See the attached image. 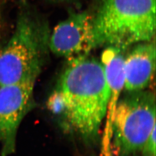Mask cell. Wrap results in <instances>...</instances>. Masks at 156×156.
Masks as SVG:
<instances>
[{
  "label": "cell",
  "mask_w": 156,
  "mask_h": 156,
  "mask_svg": "<svg viewBox=\"0 0 156 156\" xmlns=\"http://www.w3.org/2000/svg\"><path fill=\"white\" fill-rule=\"evenodd\" d=\"M35 82L28 80L0 86L1 156H9L15 151L19 127L33 107Z\"/></svg>",
  "instance_id": "cell-5"
},
{
  "label": "cell",
  "mask_w": 156,
  "mask_h": 156,
  "mask_svg": "<svg viewBox=\"0 0 156 156\" xmlns=\"http://www.w3.org/2000/svg\"><path fill=\"white\" fill-rule=\"evenodd\" d=\"M56 90L63 101L62 127L87 145L97 142L109 95L100 61L88 56L68 61Z\"/></svg>",
  "instance_id": "cell-1"
},
{
  "label": "cell",
  "mask_w": 156,
  "mask_h": 156,
  "mask_svg": "<svg viewBox=\"0 0 156 156\" xmlns=\"http://www.w3.org/2000/svg\"><path fill=\"white\" fill-rule=\"evenodd\" d=\"M49 36L44 20L20 0L14 31L0 50V86L37 80L49 50Z\"/></svg>",
  "instance_id": "cell-2"
},
{
  "label": "cell",
  "mask_w": 156,
  "mask_h": 156,
  "mask_svg": "<svg viewBox=\"0 0 156 156\" xmlns=\"http://www.w3.org/2000/svg\"><path fill=\"white\" fill-rule=\"evenodd\" d=\"M134 46L124 57V89L128 93L145 90L151 84L155 72V39Z\"/></svg>",
  "instance_id": "cell-7"
},
{
  "label": "cell",
  "mask_w": 156,
  "mask_h": 156,
  "mask_svg": "<svg viewBox=\"0 0 156 156\" xmlns=\"http://www.w3.org/2000/svg\"><path fill=\"white\" fill-rule=\"evenodd\" d=\"M95 48L128 47L155 38L156 0H101L93 15Z\"/></svg>",
  "instance_id": "cell-3"
},
{
  "label": "cell",
  "mask_w": 156,
  "mask_h": 156,
  "mask_svg": "<svg viewBox=\"0 0 156 156\" xmlns=\"http://www.w3.org/2000/svg\"><path fill=\"white\" fill-rule=\"evenodd\" d=\"M49 48L68 61L89 55L95 48L93 15L74 13L57 24L50 34Z\"/></svg>",
  "instance_id": "cell-6"
},
{
  "label": "cell",
  "mask_w": 156,
  "mask_h": 156,
  "mask_svg": "<svg viewBox=\"0 0 156 156\" xmlns=\"http://www.w3.org/2000/svg\"><path fill=\"white\" fill-rule=\"evenodd\" d=\"M110 156H139L156 128V99L151 91L129 92L106 123Z\"/></svg>",
  "instance_id": "cell-4"
},
{
  "label": "cell",
  "mask_w": 156,
  "mask_h": 156,
  "mask_svg": "<svg viewBox=\"0 0 156 156\" xmlns=\"http://www.w3.org/2000/svg\"><path fill=\"white\" fill-rule=\"evenodd\" d=\"M156 128L151 133L145 144L142 156H156Z\"/></svg>",
  "instance_id": "cell-8"
},
{
  "label": "cell",
  "mask_w": 156,
  "mask_h": 156,
  "mask_svg": "<svg viewBox=\"0 0 156 156\" xmlns=\"http://www.w3.org/2000/svg\"><path fill=\"white\" fill-rule=\"evenodd\" d=\"M53 1H57V2H64V1H69L71 0H51Z\"/></svg>",
  "instance_id": "cell-10"
},
{
  "label": "cell",
  "mask_w": 156,
  "mask_h": 156,
  "mask_svg": "<svg viewBox=\"0 0 156 156\" xmlns=\"http://www.w3.org/2000/svg\"><path fill=\"white\" fill-rule=\"evenodd\" d=\"M6 0H0V50L4 44H3V35L4 29V13L5 9Z\"/></svg>",
  "instance_id": "cell-9"
}]
</instances>
